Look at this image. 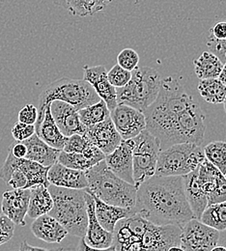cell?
<instances>
[{
    "instance_id": "obj_42",
    "label": "cell",
    "mask_w": 226,
    "mask_h": 251,
    "mask_svg": "<svg viewBox=\"0 0 226 251\" xmlns=\"http://www.w3.org/2000/svg\"><path fill=\"white\" fill-rule=\"evenodd\" d=\"M87 4L91 16L105 9L113 0H84Z\"/></svg>"
},
{
    "instance_id": "obj_39",
    "label": "cell",
    "mask_w": 226,
    "mask_h": 251,
    "mask_svg": "<svg viewBox=\"0 0 226 251\" xmlns=\"http://www.w3.org/2000/svg\"><path fill=\"white\" fill-rule=\"evenodd\" d=\"M207 47L210 51L215 53L222 62L226 63V40H217L211 35L207 40Z\"/></svg>"
},
{
    "instance_id": "obj_32",
    "label": "cell",
    "mask_w": 226,
    "mask_h": 251,
    "mask_svg": "<svg viewBox=\"0 0 226 251\" xmlns=\"http://www.w3.org/2000/svg\"><path fill=\"white\" fill-rule=\"evenodd\" d=\"M205 158L215 165L223 174L226 172V142L214 141L203 149Z\"/></svg>"
},
{
    "instance_id": "obj_22",
    "label": "cell",
    "mask_w": 226,
    "mask_h": 251,
    "mask_svg": "<svg viewBox=\"0 0 226 251\" xmlns=\"http://www.w3.org/2000/svg\"><path fill=\"white\" fill-rule=\"evenodd\" d=\"M31 231L37 239L48 244H60L68 235L64 226L49 214L35 219Z\"/></svg>"
},
{
    "instance_id": "obj_7",
    "label": "cell",
    "mask_w": 226,
    "mask_h": 251,
    "mask_svg": "<svg viewBox=\"0 0 226 251\" xmlns=\"http://www.w3.org/2000/svg\"><path fill=\"white\" fill-rule=\"evenodd\" d=\"M204 159L200 145L191 142L173 144L161 150L155 175L185 176L195 170Z\"/></svg>"
},
{
    "instance_id": "obj_2",
    "label": "cell",
    "mask_w": 226,
    "mask_h": 251,
    "mask_svg": "<svg viewBox=\"0 0 226 251\" xmlns=\"http://www.w3.org/2000/svg\"><path fill=\"white\" fill-rule=\"evenodd\" d=\"M132 210L158 225L183 227L195 219L185 193L183 176L154 175L145 180L137 188Z\"/></svg>"
},
{
    "instance_id": "obj_21",
    "label": "cell",
    "mask_w": 226,
    "mask_h": 251,
    "mask_svg": "<svg viewBox=\"0 0 226 251\" xmlns=\"http://www.w3.org/2000/svg\"><path fill=\"white\" fill-rule=\"evenodd\" d=\"M48 179L50 185L60 188L84 189L88 187L85 171L67 167L58 161L50 167Z\"/></svg>"
},
{
    "instance_id": "obj_23",
    "label": "cell",
    "mask_w": 226,
    "mask_h": 251,
    "mask_svg": "<svg viewBox=\"0 0 226 251\" xmlns=\"http://www.w3.org/2000/svg\"><path fill=\"white\" fill-rule=\"evenodd\" d=\"M84 189L93 197L95 203V215L98 221L102 226V228L108 232L113 233L115 225L119 220L128 218L134 214L132 209L123 208L105 203L97 197L94 193L89 191L87 188Z\"/></svg>"
},
{
    "instance_id": "obj_1",
    "label": "cell",
    "mask_w": 226,
    "mask_h": 251,
    "mask_svg": "<svg viewBox=\"0 0 226 251\" xmlns=\"http://www.w3.org/2000/svg\"><path fill=\"white\" fill-rule=\"evenodd\" d=\"M146 129L165 148L191 142L200 145L206 131L205 115L193 97L172 76L162 79L157 99L143 112Z\"/></svg>"
},
{
    "instance_id": "obj_10",
    "label": "cell",
    "mask_w": 226,
    "mask_h": 251,
    "mask_svg": "<svg viewBox=\"0 0 226 251\" xmlns=\"http://www.w3.org/2000/svg\"><path fill=\"white\" fill-rule=\"evenodd\" d=\"M220 231L197 219L189 220L181 232V250L184 251H212L219 244Z\"/></svg>"
},
{
    "instance_id": "obj_9",
    "label": "cell",
    "mask_w": 226,
    "mask_h": 251,
    "mask_svg": "<svg viewBox=\"0 0 226 251\" xmlns=\"http://www.w3.org/2000/svg\"><path fill=\"white\" fill-rule=\"evenodd\" d=\"M148 222L138 214L119 220L113 231V242L110 251H141L142 237Z\"/></svg>"
},
{
    "instance_id": "obj_26",
    "label": "cell",
    "mask_w": 226,
    "mask_h": 251,
    "mask_svg": "<svg viewBox=\"0 0 226 251\" xmlns=\"http://www.w3.org/2000/svg\"><path fill=\"white\" fill-rule=\"evenodd\" d=\"M35 129L36 134L47 144L55 149L63 150L68 137L65 136L56 125L50 112V104L45 108L44 118Z\"/></svg>"
},
{
    "instance_id": "obj_14",
    "label": "cell",
    "mask_w": 226,
    "mask_h": 251,
    "mask_svg": "<svg viewBox=\"0 0 226 251\" xmlns=\"http://www.w3.org/2000/svg\"><path fill=\"white\" fill-rule=\"evenodd\" d=\"M198 180L206 192L208 205L226 201V179L215 165L206 158L197 168Z\"/></svg>"
},
{
    "instance_id": "obj_5",
    "label": "cell",
    "mask_w": 226,
    "mask_h": 251,
    "mask_svg": "<svg viewBox=\"0 0 226 251\" xmlns=\"http://www.w3.org/2000/svg\"><path fill=\"white\" fill-rule=\"evenodd\" d=\"M93 87L84 79L62 77L49 84L39 96L38 117L35 127L42 122L45 108L53 100H62L79 110L100 100Z\"/></svg>"
},
{
    "instance_id": "obj_15",
    "label": "cell",
    "mask_w": 226,
    "mask_h": 251,
    "mask_svg": "<svg viewBox=\"0 0 226 251\" xmlns=\"http://www.w3.org/2000/svg\"><path fill=\"white\" fill-rule=\"evenodd\" d=\"M88 222L83 238L85 244L93 251L110 250L113 242V233L106 231L98 221L95 215V203L90 193L85 190Z\"/></svg>"
},
{
    "instance_id": "obj_4",
    "label": "cell",
    "mask_w": 226,
    "mask_h": 251,
    "mask_svg": "<svg viewBox=\"0 0 226 251\" xmlns=\"http://www.w3.org/2000/svg\"><path fill=\"white\" fill-rule=\"evenodd\" d=\"M87 189L105 203L133 209L137 188L113 173L102 159L85 171Z\"/></svg>"
},
{
    "instance_id": "obj_45",
    "label": "cell",
    "mask_w": 226,
    "mask_h": 251,
    "mask_svg": "<svg viewBox=\"0 0 226 251\" xmlns=\"http://www.w3.org/2000/svg\"><path fill=\"white\" fill-rule=\"evenodd\" d=\"M20 251H48V250L43 249V248H38V247H31V246H29V245L25 241V242L22 243V245H21V247H20Z\"/></svg>"
},
{
    "instance_id": "obj_28",
    "label": "cell",
    "mask_w": 226,
    "mask_h": 251,
    "mask_svg": "<svg viewBox=\"0 0 226 251\" xmlns=\"http://www.w3.org/2000/svg\"><path fill=\"white\" fill-rule=\"evenodd\" d=\"M194 72L199 79L219 77L224 63L212 51H204L194 61Z\"/></svg>"
},
{
    "instance_id": "obj_48",
    "label": "cell",
    "mask_w": 226,
    "mask_h": 251,
    "mask_svg": "<svg viewBox=\"0 0 226 251\" xmlns=\"http://www.w3.org/2000/svg\"><path fill=\"white\" fill-rule=\"evenodd\" d=\"M226 251V247H219L218 245L213 249V251Z\"/></svg>"
},
{
    "instance_id": "obj_13",
    "label": "cell",
    "mask_w": 226,
    "mask_h": 251,
    "mask_svg": "<svg viewBox=\"0 0 226 251\" xmlns=\"http://www.w3.org/2000/svg\"><path fill=\"white\" fill-rule=\"evenodd\" d=\"M110 118L124 140L131 139L146 129L144 113L127 104L118 103L110 111Z\"/></svg>"
},
{
    "instance_id": "obj_17",
    "label": "cell",
    "mask_w": 226,
    "mask_h": 251,
    "mask_svg": "<svg viewBox=\"0 0 226 251\" xmlns=\"http://www.w3.org/2000/svg\"><path fill=\"white\" fill-rule=\"evenodd\" d=\"M83 72V79L93 87L100 99L106 103L108 109L110 111L113 110L118 104L117 92L116 88L107 78V71L105 67L102 65L95 67L84 66Z\"/></svg>"
},
{
    "instance_id": "obj_11",
    "label": "cell",
    "mask_w": 226,
    "mask_h": 251,
    "mask_svg": "<svg viewBox=\"0 0 226 251\" xmlns=\"http://www.w3.org/2000/svg\"><path fill=\"white\" fill-rule=\"evenodd\" d=\"M181 232L182 227L178 225H158L149 221L142 237L141 251H182Z\"/></svg>"
},
{
    "instance_id": "obj_40",
    "label": "cell",
    "mask_w": 226,
    "mask_h": 251,
    "mask_svg": "<svg viewBox=\"0 0 226 251\" xmlns=\"http://www.w3.org/2000/svg\"><path fill=\"white\" fill-rule=\"evenodd\" d=\"M38 117V109L31 103L25 104L19 112V122L35 125Z\"/></svg>"
},
{
    "instance_id": "obj_16",
    "label": "cell",
    "mask_w": 226,
    "mask_h": 251,
    "mask_svg": "<svg viewBox=\"0 0 226 251\" xmlns=\"http://www.w3.org/2000/svg\"><path fill=\"white\" fill-rule=\"evenodd\" d=\"M30 198V188H13L3 193L1 198L2 215L16 225L25 226Z\"/></svg>"
},
{
    "instance_id": "obj_41",
    "label": "cell",
    "mask_w": 226,
    "mask_h": 251,
    "mask_svg": "<svg viewBox=\"0 0 226 251\" xmlns=\"http://www.w3.org/2000/svg\"><path fill=\"white\" fill-rule=\"evenodd\" d=\"M7 185H9L13 188H26L27 180H26L25 175L23 173V171L20 170L19 168H17L12 173Z\"/></svg>"
},
{
    "instance_id": "obj_20",
    "label": "cell",
    "mask_w": 226,
    "mask_h": 251,
    "mask_svg": "<svg viewBox=\"0 0 226 251\" xmlns=\"http://www.w3.org/2000/svg\"><path fill=\"white\" fill-rule=\"evenodd\" d=\"M50 112L65 136L68 137L75 133L85 132L86 126L80 122L78 110L73 105L62 100H53L50 103Z\"/></svg>"
},
{
    "instance_id": "obj_19",
    "label": "cell",
    "mask_w": 226,
    "mask_h": 251,
    "mask_svg": "<svg viewBox=\"0 0 226 251\" xmlns=\"http://www.w3.org/2000/svg\"><path fill=\"white\" fill-rule=\"evenodd\" d=\"M84 134L104 155L114 151L122 141V137L110 117L96 125L87 126Z\"/></svg>"
},
{
    "instance_id": "obj_33",
    "label": "cell",
    "mask_w": 226,
    "mask_h": 251,
    "mask_svg": "<svg viewBox=\"0 0 226 251\" xmlns=\"http://www.w3.org/2000/svg\"><path fill=\"white\" fill-rule=\"evenodd\" d=\"M57 161L67 167L82 171H86L96 164L94 160L85 157L83 154L65 152L63 150L60 152Z\"/></svg>"
},
{
    "instance_id": "obj_46",
    "label": "cell",
    "mask_w": 226,
    "mask_h": 251,
    "mask_svg": "<svg viewBox=\"0 0 226 251\" xmlns=\"http://www.w3.org/2000/svg\"><path fill=\"white\" fill-rule=\"evenodd\" d=\"M218 78L226 86V63L224 64V67H223L222 72H221V74H220Z\"/></svg>"
},
{
    "instance_id": "obj_31",
    "label": "cell",
    "mask_w": 226,
    "mask_h": 251,
    "mask_svg": "<svg viewBox=\"0 0 226 251\" xmlns=\"http://www.w3.org/2000/svg\"><path fill=\"white\" fill-rule=\"evenodd\" d=\"M199 220L220 232L226 230V201L208 205Z\"/></svg>"
},
{
    "instance_id": "obj_3",
    "label": "cell",
    "mask_w": 226,
    "mask_h": 251,
    "mask_svg": "<svg viewBox=\"0 0 226 251\" xmlns=\"http://www.w3.org/2000/svg\"><path fill=\"white\" fill-rule=\"evenodd\" d=\"M53 199V207L49 213L58 220L69 235L83 237L86 232L88 216L85 189H75L49 186Z\"/></svg>"
},
{
    "instance_id": "obj_27",
    "label": "cell",
    "mask_w": 226,
    "mask_h": 251,
    "mask_svg": "<svg viewBox=\"0 0 226 251\" xmlns=\"http://www.w3.org/2000/svg\"><path fill=\"white\" fill-rule=\"evenodd\" d=\"M53 207V199L49 188L43 185L30 188V198L27 216L37 219L40 216L49 214Z\"/></svg>"
},
{
    "instance_id": "obj_25",
    "label": "cell",
    "mask_w": 226,
    "mask_h": 251,
    "mask_svg": "<svg viewBox=\"0 0 226 251\" xmlns=\"http://www.w3.org/2000/svg\"><path fill=\"white\" fill-rule=\"evenodd\" d=\"M22 142L27 148L25 158L37 161L48 167H50L55 162H57L59 154L62 151L50 146L36 133Z\"/></svg>"
},
{
    "instance_id": "obj_49",
    "label": "cell",
    "mask_w": 226,
    "mask_h": 251,
    "mask_svg": "<svg viewBox=\"0 0 226 251\" xmlns=\"http://www.w3.org/2000/svg\"><path fill=\"white\" fill-rule=\"evenodd\" d=\"M223 103H224V106H225V110H226V99H225V100H224V102H223Z\"/></svg>"
},
{
    "instance_id": "obj_34",
    "label": "cell",
    "mask_w": 226,
    "mask_h": 251,
    "mask_svg": "<svg viewBox=\"0 0 226 251\" xmlns=\"http://www.w3.org/2000/svg\"><path fill=\"white\" fill-rule=\"evenodd\" d=\"M56 6L67 10L70 15L77 17L91 16L90 10L84 0H52Z\"/></svg>"
},
{
    "instance_id": "obj_35",
    "label": "cell",
    "mask_w": 226,
    "mask_h": 251,
    "mask_svg": "<svg viewBox=\"0 0 226 251\" xmlns=\"http://www.w3.org/2000/svg\"><path fill=\"white\" fill-rule=\"evenodd\" d=\"M131 77V72L122 68L120 65H114L109 72H107V78L115 88L125 86Z\"/></svg>"
},
{
    "instance_id": "obj_24",
    "label": "cell",
    "mask_w": 226,
    "mask_h": 251,
    "mask_svg": "<svg viewBox=\"0 0 226 251\" xmlns=\"http://www.w3.org/2000/svg\"><path fill=\"white\" fill-rule=\"evenodd\" d=\"M198 168V167H197ZM197 168L191 173L183 176L185 193L188 202L193 210L194 218L200 220L202 213L208 206V199L205 190L198 180Z\"/></svg>"
},
{
    "instance_id": "obj_8",
    "label": "cell",
    "mask_w": 226,
    "mask_h": 251,
    "mask_svg": "<svg viewBox=\"0 0 226 251\" xmlns=\"http://www.w3.org/2000/svg\"><path fill=\"white\" fill-rule=\"evenodd\" d=\"M131 139L133 141V181L135 188H137L145 180L155 175L162 144L160 139L148 129L142 130Z\"/></svg>"
},
{
    "instance_id": "obj_30",
    "label": "cell",
    "mask_w": 226,
    "mask_h": 251,
    "mask_svg": "<svg viewBox=\"0 0 226 251\" xmlns=\"http://www.w3.org/2000/svg\"><path fill=\"white\" fill-rule=\"evenodd\" d=\"M78 116L80 122L87 127L90 126L96 125L98 123L109 118L110 110L108 109L106 103L102 100H100L98 102L79 109Z\"/></svg>"
},
{
    "instance_id": "obj_44",
    "label": "cell",
    "mask_w": 226,
    "mask_h": 251,
    "mask_svg": "<svg viewBox=\"0 0 226 251\" xmlns=\"http://www.w3.org/2000/svg\"><path fill=\"white\" fill-rule=\"evenodd\" d=\"M210 35L217 40H226V22H221L215 25V26L210 30Z\"/></svg>"
},
{
    "instance_id": "obj_6",
    "label": "cell",
    "mask_w": 226,
    "mask_h": 251,
    "mask_svg": "<svg viewBox=\"0 0 226 251\" xmlns=\"http://www.w3.org/2000/svg\"><path fill=\"white\" fill-rule=\"evenodd\" d=\"M161 81L162 77L157 70L137 66L131 71L129 82L121 88H116L117 102L144 112L157 99Z\"/></svg>"
},
{
    "instance_id": "obj_38",
    "label": "cell",
    "mask_w": 226,
    "mask_h": 251,
    "mask_svg": "<svg viewBox=\"0 0 226 251\" xmlns=\"http://www.w3.org/2000/svg\"><path fill=\"white\" fill-rule=\"evenodd\" d=\"M36 133L35 125L19 122L12 127V135L15 140L24 141Z\"/></svg>"
},
{
    "instance_id": "obj_47",
    "label": "cell",
    "mask_w": 226,
    "mask_h": 251,
    "mask_svg": "<svg viewBox=\"0 0 226 251\" xmlns=\"http://www.w3.org/2000/svg\"><path fill=\"white\" fill-rule=\"evenodd\" d=\"M77 250H78V251H89V250H91V249L85 244L83 238H81V241H80V244H79Z\"/></svg>"
},
{
    "instance_id": "obj_51",
    "label": "cell",
    "mask_w": 226,
    "mask_h": 251,
    "mask_svg": "<svg viewBox=\"0 0 226 251\" xmlns=\"http://www.w3.org/2000/svg\"><path fill=\"white\" fill-rule=\"evenodd\" d=\"M225 177H226V173H225Z\"/></svg>"
},
{
    "instance_id": "obj_37",
    "label": "cell",
    "mask_w": 226,
    "mask_h": 251,
    "mask_svg": "<svg viewBox=\"0 0 226 251\" xmlns=\"http://www.w3.org/2000/svg\"><path fill=\"white\" fill-rule=\"evenodd\" d=\"M16 224L4 215L0 216V246L12 240L15 234Z\"/></svg>"
},
{
    "instance_id": "obj_43",
    "label": "cell",
    "mask_w": 226,
    "mask_h": 251,
    "mask_svg": "<svg viewBox=\"0 0 226 251\" xmlns=\"http://www.w3.org/2000/svg\"><path fill=\"white\" fill-rule=\"evenodd\" d=\"M9 150L12 152V154L18 158H24L26 156L27 153V148L26 146L22 142V141H14L12 145L10 146Z\"/></svg>"
},
{
    "instance_id": "obj_29",
    "label": "cell",
    "mask_w": 226,
    "mask_h": 251,
    "mask_svg": "<svg viewBox=\"0 0 226 251\" xmlns=\"http://www.w3.org/2000/svg\"><path fill=\"white\" fill-rule=\"evenodd\" d=\"M198 91L201 97L211 104L223 103L226 97V86L218 78L200 79Z\"/></svg>"
},
{
    "instance_id": "obj_18",
    "label": "cell",
    "mask_w": 226,
    "mask_h": 251,
    "mask_svg": "<svg viewBox=\"0 0 226 251\" xmlns=\"http://www.w3.org/2000/svg\"><path fill=\"white\" fill-rule=\"evenodd\" d=\"M132 139H122L117 148L110 154L105 155L104 160L108 168L115 173L118 177L123 179L131 185H134L133 181V169H132Z\"/></svg>"
},
{
    "instance_id": "obj_36",
    "label": "cell",
    "mask_w": 226,
    "mask_h": 251,
    "mask_svg": "<svg viewBox=\"0 0 226 251\" xmlns=\"http://www.w3.org/2000/svg\"><path fill=\"white\" fill-rule=\"evenodd\" d=\"M138 63L139 55L132 49H124L117 55V64L130 72L138 66Z\"/></svg>"
},
{
    "instance_id": "obj_12",
    "label": "cell",
    "mask_w": 226,
    "mask_h": 251,
    "mask_svg": "<svg viewBox=\"0 0 226 251\" xmlns=\"http://www.w3.org/2000/svg\"><path fill=\"white\" fill-rule=\"evenodd\" d=\"M17 168L22 170L26 177V188H31L39 185H43L49 188L50 185L48 179V172L50 167L42 165L37 161L27 159L25 157L18 158L12 154L10 150L0 169V179H2L7 184L12 173Z\"/></svg>"
},
{
    "instance_id": "obj_50",
    "label": "cell",
    "mask_w": 226,
    "mask_h": 251,
    "mask_svg": "<svg viewBox=\"0 0 226 251\" xmlns=\"http://www.w3.org/2000/svg\"><path fill=\"white\" fill-rule=\"evenodd\" d=\"M2 215V210H1V198H0V216Z\"/></svg>"
}]
</instances>
